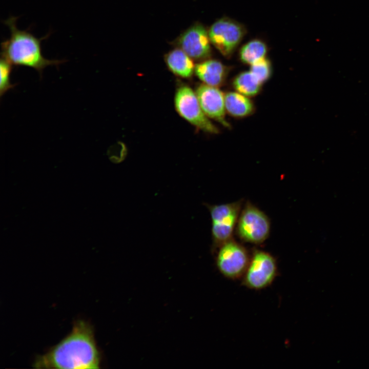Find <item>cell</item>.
Instances as JSON below:
<instances>
[{"label":"cell","instance_id":"obj_1","mask_svg":"<svg viewBox=\"0 0 369 369\" xmlns=\"http://www.w3.org/2000/svg\"><path fill=\"white\" fill-rule=\"evenodd\" d=\"M100 355L92 328L83 320L77 321L70 333L44 355L33 366L38 368H98Z\"/></svg>","mask_w":369,"mask_h":369},{"label":"cell","instance_id":"obj_2","mask_svg":"<svg viewBox=\"0 0 369 369\" xmlns=\"http://www.w3.org/2000/svg\"><path fill=\"white\" fill-rule=\"evenodd\" d=\"M17 17L11 16L4 21L9 28L10 35L1 43V57L14 66H24L36 70L42 77L44 69L48 66H58L65 60L48 59L42 54L41 43L49 34L37 38L29 29L19 30L17 27Z\"/></svg>","mask_w":369,"mask_h":369},{"label":"cell","instance_id":"obj_3","mask_svg":"<svg viewBox=\"0 0 369 369\" xmlns=\"http://www.w3.org/2000/svg\"><path fill=\"white\" fill-rule=\"evenodd\" d=\"M270 230L271 223L268 216L247 201L241 210L236 227L238 237L244 242L259 244L268 239Z\"/></svg>","mask_w":369,"mask_h":369},{"label":"cell","instance_id":"obj_4","mask_svg":"<svg viewBox=\"0 0 369 369\" xmlns=\"http://www.w3.org/2000/svg\"><path fill=\"white\" fill-rule=\"evenodd\" d=\"M241 207V200L208 206L212 222L211 234L214 250L233 238Z\"/></svg>","mask_w":369,"mask_h":369},{"label":"cell","instance_id":"obj_5","mask_svg":"<svg viewBox=\"0 0 369 369\" xmlns=\"http://www.w3.org/2000/svg\"><path fill=\"white\" fill-rule=\"evenodd\" d=\"M277 274L275 258L267 252L255 250L242 277V283L250 289L262 290L270 285Z\"/></svg>","mask_w":369,"mask_h":369},{"label":"cell","instance_id":"obj_6","mask_svg":"<svg viewBox=\"0 0 369 369\" xmlns=\"http://www.w3.org/2000/svg\"><path fill=\"white\" fill-rule=\"evenodd\" d=\"M174 105L177 113L198 129L211 134L219 133L218 129L203 112L196 92L190 87L182 85L177 88Z\"/></svg>","mask_w":369,"mask_h":369},{"label":"cell","instance_id":"obj_7","mask_svg":"<svg viewBox=\"0 0 369 369\" xmlns=\"http://www.w3.org/2000/svg\"><path fill=\"white\" fill-rule=\"evenodd\" d=\"M217 249L216 264L220 273L229 279L242 278L251 257L246 248L232 238Z\"/></svg>","mask_w":369,"mask_h":369},{"label":"cell","instance_id":"obj_8","mask_svg":"<svg viewBox=\"0 0 369 369\" xmlns=\"http://www.w3.org/2000/svg\"><path fill=\"white\" fill-rule=\"evenodd\" d=\"M211 43L225 57L234 53L245 34L244 27L228 17L215 21L208 30Z\"/></svg>","mask_w":369,"mask_h":369},{"label":"cell","instance_id":"obj_9","mask_svg":"<svg viewBox=\"0 0 369 369\" xmlns=\"http://www.w3.org/2000/svg\"><path fill=\"white\" fill-rule=\"evenodd\" d=\"M208 31L204 26L196 23L182 32L173 41V45L181 49L193 60L202 61L211 55Z\"/></svg>","mask_w":369,"mask_h":369},{"label":"cell","instance_id":"obj_10","mask_svg":"<svg viewBox=\"0 0 369 369\" xmlns=\"http://www.w3.org/2000/svg\"><path fill=\"white\" fill-rule=\"evenodd\" d=\"M200 106L205 114L226 128H230L225 119L224 95L218 87L201 84L195 91Z\"/></svg>","mask_w":369,"mask_h":369},{"label":"cell","instance_id":"obj_11","mask_svg":"<svg viewBox=\"0 0 369 369\" xmlns=\"http://www.w3.org/2000/svg\"><path fill=\"white\" fill-rule=\"evenodd\" d=\"M229 68L220 61L207 59L198 63L195 67V73L203 84L219 87L224 84Z\"/></svg>","mask_w":369,"mask_h":369},{"label":"cell","instance_id":"obj_12","mask_svg":"<svg viewBox=\"0 0 369 369\" xmlns=\"http://www.w3.org/2000/svg\"><path fill=\"white\" fill-rule=\"evenodd\" d=\"M164 59L169 70L177 76L190 78L195 71L193 60L180 48L176 47L170 51Z\"/></svg>","mask_w":369,"mask_h":369},{"label":"cell","instance_id":"obj_13","mask_svg":"<svg viewBox=\"0 0 369 369\" xmlns=\"http://www.w3.org/2000/svg\"><path fill=\"white\" fill-rule=\"evenodd\" d=\"M226 112L237 118H243L253 113L255 106L252 100L237 91L228 92L224 95Z\"/></svg>","mask_w":369,"mask_h":369},{"label":"cell","instance_id":"obj_14","mask_svg":"<svg viewBox=\"0 0 369 369\" xmlns=\"http://www.w3.org/2000/svg\"><path fill=\"white\" fill-rule=\"evenodd\" d=\"M232 85L236 91L250 97L257 95L263 84L250 71H247L237 74L234 77Z\"/></svg>","mask_w":369,"mask_h":369},{"label":"cell","instance_id":"obj_15","mask_svg":"<svg viewBox=\"0 0 369 369\" xmlns=\"http://www.w3.org/2000/svg\"><path fill=\"white\" fill-rule=\"evenodd\" d=\"M268 48L264 42L259 39L250 40L240 48L239 56L240 60L245 64H254L265 57Z\"/></svg>","mask_w":369,"mask_h":369},{"label":"cell","instance_id":"obj_16","mask_svg":"<svg viewBox=\"0 0 369 369\" xmlns=\"http://www.w3.org/2000/svg\"><path fill=\"white\" fill-rule=\"evenodd\" d=\"M250 71L262 84L268 80L272 73L270 60L266 57L252 64Z\"/></svg>","mask_w":369,"mask_h":369},{"label":"cell","instance_id":"obj_17","mask_svg":"<svg viewBox=\"0 0 369 369\" xmlns=\"http://www.w3.org/2000/svg\"><path fill=\"white\" fill-rule=\"evenodd\" d=\"M13 65L4 58L1 57L0 64L1 81L0 96L2 97L7 91L13 88L16 84H12L10 82V74L12 70Z\"/></svg>","mask_w":369,"mask_h":369}]
</instances>
